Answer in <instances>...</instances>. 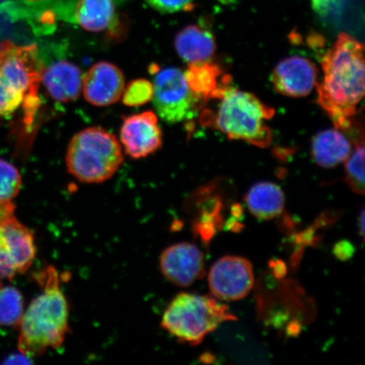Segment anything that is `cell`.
Instances as JSON below:
<instances>
[{
	"label": "cell",
	"instance_id": "cell-1",
	"mask_svg": "<svg viewBox=\"0 0 365 365\" xmlns=\"http://www.w3.org/2000/svg\"><path fill=\"white\" fill-rule=\"evenodd\" d=\"M364 45L341 34L323 58V80L317 86L318 103L336 129L348 130L364 96Z\"/></svg>",
	"mask_w": 365,
	"mask_h": 365
},
{
	"label": "cell",
	"instance_id": "cell-2",
	"mask_svg": "<svg viewBox=\"0 0 365 365\" xmlns=\"http://www.w3.org/2000/svg\"><path fill=\"white\" fill-rule=\"evenodd\" d=\"M36 279L43 292L23 314L18 340L20 352L31 358L58 349L68 330V305L56 269L48 267Z\"/></svg>",
	"mask_w": 365,
	"mask_h": 365
},
{
	"label": "cell",
	"instance_id": "cell-3",
	"mask_svg": "<svg viewBox=\"0 0 365 365\" xmlns=\"http://www.w3.org/2000/svg\"><path fill=\"white\" fill-rule=\"evenodd\" d=\"M215 100L218 101L216 110L202 112L200 121L204 126L255 147L267 148L271 145L272 133L267 121L275 113L272 108L255 95L231 86Z\"/></svg>",
	"mask_w": 365,
	"mask_h": 365
},
{
	"label": "cell",
	"instance_id": "cell-4",
	"mask_svg": "<svg viewBox=\"0 0 365 365\" xmlns=\"http://www.w3.org/2000/svg\"><path fill=\"white\" fill-rule=\"evenodd\" d=\"M123 162L120 143L103 128H86L73 137L68 144V171L86 184H99L110 179Z\"/></svg>",
	"mask_w": 365,
	"mask_h": 365
},
{
	"label": "cell",
	"instance_id": "cell-5",
	"mask_svg": "<svg viewBox=\"0 0 365 365\" xmlns=\"http://www.w3.org/2000/svg\"><path fill=\"white\" fill-rule=\"evenodd\" d=\"M236 319L227 305L211 296L182 293L168 304L161 326L178 340L196 346L223 322Z\"/></svg>",
	"mask_w": 365,
	"mask_h": 365
},
{
	"label": "cell",
	"instance_id": "cell-6",
	"mask_svg": "<svg viewBox=\"0 0 365 365\" xmlns=\"http://www.w3.org/2000/svg\"><path fill=\"white\" fill-rule=\"evenodd\" d=\"M41 68L38 48L35 45L17 46L9 41L2 43L0 75L24 96L22 105L27 120L38 108Z\"/></svg>",
	"mask_w": 365,
	"mask_h": 365
},
{
	"label": "cell",
	"instance_id": "cell-7",
	"mask_svg": "<svg viewBox=\"0 0 365 365\" xmlns=\"http://www.w3.org/2000/svg\"><path fill=\"white\" fill-rule=\"evenodd\" d=\"M153 101L160 117L170 124L192 118L203 106L187 83L185 73L168 67L156 73Z\"/></svg>",
	"mask_w": 365,
	"mask_h": 365
},
{
	"label": "cell",
	"instance_id": "cell-8",
	"mask_svg": "<svg viewBox=\"0 0 365 365\" xmlns=\"http://www.w3.org/2000/svg\"><path fill=\"white\" fill-rule=\"evenodd\" d=\"M208 282L212 294L217 299H244L253 289L252 264L247 259L232 255L219 259L210 270Z\"/></svg>",
	"mask_w": 365,
	"mask_h": 365
},
{
	"label": "cell",
	"instance_id": "cell-9",
	"mask_svg": "<svg viewBox=\"0 0 365 365\" xmlns=\"http://www.w3.org/2000/svg\"><path fill=\"white\" fill-rule=\"evenodd\" d=\"M160 269L172 284L189 287L205 276L204 255L192 244L173 245L162 253Z\"/></svg>",
	"mask_w": 365,
	"mask_h": 365
},
{
	"label": "cell",
	"instance_id": "cell-10",
	"mask_svg": "<svg viewBox=\"0 0 365 365\" xmlns=\"http://www.w3.org/2000/svg\"><path fill=\"white\" fill-rule=\"evenodd\" d=\"M120 140L125 153L135 159L144 158L157 152L163 145V134L157 114L145 111L125 118Z\"/></svg>",
	"mask_w": 365,
	"mask_h": 365
},
{
	"label": "cell",
	"instance_id": "cell-11",
	"mask_svg": "<svg viewBox=\"0 0 365 365\" xmlns=\"http://www.w3.org/2000/svg\"><path fill=\"white\" fill-rule=\"evenodd\" d=\"M125 88L120 68L109 62H98L90 68L82 79V91L89 103L107 107L120 101Z\"/></svg>",
	"mask_w": 365,
	"mask_h": 365
},
{
	"label": "cell",
	"instance_id": "cell-12",
	"mask_svg": "<svg viewBox=\"0 0 365 365\" xmlns=\"http://www.w3.org/2000/svg\"><path fill=\"white\" fill-rule=\"evenodd\" d=\"M317 68L309 59L292 56L278 63L272 71V82L282 95L304 98L317 88Z\"/></svg>",
	"mask_w": 365,
	"mask_h": 365
},
{
	"label": "cell",
	"instance_id": "cell-13",
	"mask_svg": "<svg viewBox=\"0 0 365 365\" xmlns=\"http://www.w3.org/2000/svg\"><path fill=\"white\" fill-rule=\"evenodd\" d=\"M82 72L70 61H58L41 68V81L54 101L70 103L80 97Z\"/></svg>",
	"mask_w": 365,
	"mask_h": 365
},
{
	"label": "cell",
	"instance_id": "cell-14",
	"mask_svg": "<svg viewBox=\"0 0 365 365\" xmlns=\"http://www.w3.org/2000/svg\"><path fill=\"white\" fill-rule=\"evenodd\" d=\"M0 240L11 254L17 273L29 270L36 254L34 235L29 228L12 214L0 221Z\"/></svg>",
	"mask_w": 365,
	"mask_h": 365
},
{
	"label": "cell",
	"instance_id": "cell-15",
	"mask_svg": "<svg viewBox=\"0 0 365 365\" xmlns=\"http://www.w3.org/2000/svg\"><path fill=\"white\" fill-rule=\"evenodd\" d=\"M185 73L187 83L203 104L217 99L231 84V77L212 61L189 63Z\"/></svg>",
	"mask_w": 365,
	"mask_h": 365
},
{
	"label": "cell",
	"instance_id": "cell-16",
	"mask_svg": "<svg viewBox=\"0 0 365 365\" xmlns=\"http://www.w3.org/2000/svg\"><path fill=\"white\" fill-rule=\"evenodd\" d=\"M175 48L182 61L188 63L210 61L216 52V40L205 27L190 25L177 34Z\"/></svg>",
	"mask_w": 365,
	"mask_h": 365
},
{
	"label": "cell",
	"instance_id": "cell-17",
	"mask_svg": "<svg viewBox=\"0 0 365 365\" xmlns=\"http://www.w3.org/2000/svg\"><path fill=\"white\" fill-rule=\"evenodd\" d=\"M351 152L350 141L336 128L319 132L312 140V158L322 168H334L344 163Z\"/></svg>",
	"mask_w": 365,
	"mask_h": 365
},
{
	"label": "cell",
	"instance_id": "cell-18",
	"mask_svg": "<svg viewBox=\"0 0 365 365\" xmlns=\"http://www.w3.org/2000/svg\"><path fill=\"white\" fill-rule=\"evenodd\" d=\"M245 203L252 215L263 220H270L284 212V191L272 182H261L254 185L245 197Z\"/></svg>",
	"mask_w": 365,
	"mask_h": 365
},
{
	"label": "cell",
	"instance_id": "cell-19",
	"mask_svg": "<svg viewBox=\"0 0 365 365\" xmlns=\"http://www.w3.org/2000/svg\"><path fill=\"white\" fill-rule=\"evenodd\" d=\"M116 9L113 0H79L75 9V20L91 33L106 31L115 21Z\"/></svg>",
	"mask_w": 365,
	"mask_h": 365
},
{
	"label": "cell",
	"instance_id": "cell-20",
	"mask_svg": "<svg viewBox=\"0 0 365 365\" xmlns=\"http://www.w3.org/2000/svg\"><path fill=\"white\" fill-rule=\"evenodd\" d=\"M24 314V299L16 287H0V327L19 326Z\"/></svg>",
	"mask_w": 365,
	"mask_h": 365
},
{
	"label": "cell",
	"instance_id": "cell-21",
	"mask_svg": "<svg viewBox=\"0 0 365 365\" xmlns=\"http://www.w3.org/2000/svg\"><path fill=\"white\" fill-rule=\"evenodd\" d=\"M364 135L356 140L354 149L345 163L346 182L351 190L364 195Z\"/></svg>",
	"mask_w": 365,
	"mask_h": 365
},
{
	"label": "cell",
	"instance_id": "cell-22",
	"mask_svg": "<svg viewBox=\"0 0 365 365\" xmlns=\"http://www.w3.org/2000/svg\"><path fill=\"white\" fill-rule=\"evenodd\" d=\"M21 187L20 172L12 163L0 158V205L13 203Z\"/></svg>",
	"mask_w": 365,
	"mask_h": 365
},
{
	"label": "cell",
	"instance_id": "cell-23",
	"mask_svg": "<svg viewBox=\"0 0 365 365\" xmlns=\"http://www.w3.org/2000/svg\"><path fill=\"white\" fill-rule=\"evenodd\" d=\"M153 93L152 82L145 79L132 81L123 93L122 101L126 106H141L153 100Z\"/></svg>",
	"mask_w": 365,
	"mask_h": 365
},
{
	"label": "cell",
	"instance_id": "cell-24",
	"mask_svg": "<svg viewBox=\"0 0 365 365\" xmlns=\"http://www.w3.org/2000/svg\"><path fill=\"white\" fill-rule=\"evenodd\" d=\"M24 96L0 75V118H9L19 108Z\"/></svg>",
	"mask_w": 365,
	"mask_h": 365
},
{
	"label": "cell",
	"instance_id": "cell-25",
	"mask_svg": "<svg viewBox=\"0 0 365 365\" xmlns=\"http://www.w3.org/2000/svg\"><path fill=\"white\" fill-rule=\"evenodd\" d=\"M150 7L161 13H175L192 10L195 0H145Z\"/></svg>",
	"mask_w": 365,
	"mask_h": 365
},
{
	"label": "cell",
	"instance_id": "cell-26",
	"mask_svg": "<svg viewBox=\"0 0 365 365\" xmlns=\"http://www.w3.org/2000/svg\"><path fill=\"white\" fill-rule=\"evenodd\" d=\"M346 0H312L314 11L322 18L339 16L344 10Z\"/></svg>",
	"mask_w": 365,
	"mask_h": 365
},
{
	"label": "cell",
	"instance_id": "cell-27",
	"mask_svg": "<svg viewBox=\"0 0 365 365\" xmlns=\"http://www.w3.org/2000/svg\"><path fill=\"white\" fill-rule=\"evenodd\" d=\"M17 273L15 263L6 245L0 240V287L6 280L11 281Z\"/></svg>",
	"mask_w": 365,
	"mask_h": 365
},
{
	"label": "cell",
	"instance_id": "cell-28",
	"mask_svg": "<svg viewBox=\"0 0 365 365\" xmlns=\"http://www.w3.org/2000/svg\"><path fill=\"white\" fill-rule=\"evenodd\" d=\"M334 253L337 258L346 259L352 257L354 253L353 245L348 242H340L336 245Z\"/></svg>",
	"mask_w": 365,
	"mask_h": 365
},
{
	"label": "cell",
	"instance_id": "cell-29",
	"mask_svg": "<svg viewBox=\"0 0 365 365\" xmlns=\"http://www.w3.org/2000/svg\"><path fill=\"white\" fill-rule=\"evenodd\" d=\"M29 355L22 354H15L9 356L4 360V364H33V360L31 359Z\"/></svg>",
	"mask_w": 365,
	"mask_h": 365
},
{
	"label": "cell",
	"instance_id": "cell-30",
	"mask_svg": "<svg viewBox=\"0 0 365 365\" xmlns=\"http://www.w3.org/2000/svg\"><path fill=\"white\" fill-rule=\"evenodd\" d=\"M359 226H360V236L364 239V211L361 212V215L359 217Z\"/></svg>",
	"mask_w": 365,
	"mask_h": 365
},
{
	"label": "cell",
	"instance_id": "cell-31",
	"mask_svg": "<svg viewBox=\"0 0 365 365\" xmlns=\"http://www.w3.org/2000/svg\"><path fill=\"white\" fill-rule=\"evenodd\" d=\"M2 47V43H0V49H1Z\"/></svg>",
	"mask_w": 365,
	"mask_h": 365
},
{
	"label": "cell",
	"instance_id": "cell-32",
	"mask_svg": "<svg viewBox=\"0 0 365 365\" xmlns=\"http://www.w3.org/2000/svg\"><path fill=\"white\" fill-rule=\"evenodd\" d=\"M31 1H36V0H31Z\"/></svg>",
	"mask_w": 365,
	"mask_h": 365
}]
</instances>
